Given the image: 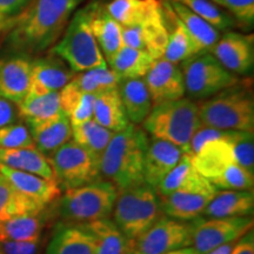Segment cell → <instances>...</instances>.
<instances>
[{
	"mask_svg": "<svg viewBox=\"0 0 254 254\" xmlns=\"http://www.w3.org/2000/svg\"><path fill=\"white\" fill-rule=\"evenodd\" d=\"M82 0H31L14 19L9 43L21 52L40 53L53 45Z\"/></svg>",
	"mask_w": 254,
	"mask_h": 254,
	"instance_id": "obj_1",
	"label": "cell"
},
{
	"mask_svg": "<svg viewBox=\"0 0 254 254\" xmlns=\"http://www.w3.org/2000/svg\"><path fill=\"white\" fill-rule=\"evenodd\" d=\"M148 142L144 129L133 124L114 133L100 157L101 176L118 190L145 184L142 170Z\"/></svg>",
	"mask_w": 254,
	"mask_h": 254,
	"instance_id": "obj_2",
	"label": "cell"
},
{
	"mask_svg": "<svg viewBox=\"0 0 254 254\" xmlns=\"http://www.w3.org/2000/svg\"><path fill=\"white\" fill-rule=\"evenodd\" d=\"M200 126L198 104L186 98L155 104L142 122L144 129L153 139L177 145L187 154L190 139Z\"/></svg>",
	"mask_w": 254,
	"mask_h": 254,
	"instance_id": "obj_3",
	"label": "cell"
},
{
	"mask_svg": "<svg viewBox=\"0 0 254 254\" xmlns=\"http://www.w3.org/2000/svg\"><path fill=\"white\" fill-rule=\"evenodd\" d=\"M201 125L222 131L253 132L254 100L249 88L232 86L198 105Z\"/></svg>",
	"mask_w": 254,
	"mask_h": 254,
	"instance_id": "obj_4",
	"label": "cell"
},
{
	"mask_svg": "<svg viewBox=\"0 0 254 254\" xmlns=\"http://www.w3.org/2000/svg\"><path fill=\"white\" fill-rule=\"evenodd\" d=\"M157 190L142 185L118 190L113 207V222L131 240L138 239L161 218Z\"/></svg>",
	"mask_w": 254,
	"mask_h": 254,
	"instance_id": "obj_5",
	"label": "cell"
},
{
	"mask_svg": "<svg viewBox=\"0 0 254 254\" xmlns=\"http://www.w3.org/2000/svg\"><path fill=\"white\" fill-rule=\"evenodd\" d=\"M52 53L67 64L74 72L107 67L106 60L88 24L87 6L78 9L69 19L63 38L53 47Z\"/></svg>",
	"mask_w": 254,
	"mask_h": 254,
	"instance_id": "obj_6",
	"label": "cell"
},
{
	"mask_svg": "<svg viewBox=\"0 0 254 254\" xmlns=\"http://www.w3.org/2000/svg\"><path fill=\"white\" fill-rule=\"evenodd\" d=\"M117 196V187L107 180L100 179L67 190L60 199V217L73 224L106 219L113 212Z\"/></svg>",
	"mask_w": 254,
	"mask_h": 254,
	"instance_id": "obj_7",
	"label": "cell"
},
{
	"mask_svg": "<svg viewBox=\"0 0 254 254\" xmlns=\"http://www.w3.org/2000/svg\"><path fill=\"white\" fill-rule=\"evenodd\" d=\"M55 178L65 190L77 189L99 180L100 158L90 151L69 140L47 157Z\"/></svg>",
	"mask_w": 254,
	"mask_h": 254,
	"instance_id": "obj_8",
	"label": "cell"
},
{
	"mask_svg": "<svg viewBox=\"0 0 254 254\" xmlns=\"http://www.w3.org/2000/svg\"><path fill=\"white\" fill-rule=\"evenodd\" d=\"M182 72L185 91L195 99H206L239 82L211 52L198 53L183 62Z\"/></svg>",
	"mask_w": 254,
	"mask_h": 254,
	"instance_id": "obj_9",
	"label": "cell"
},
{
	"mask_svg": "<svg viewBox=\"0 0 254 254\" xmlns=\"http://www.w3.org/2000/svg\"><path fill=\"white\" fill-rule=\"evenodd\" d=\"M253 230V217L196 218L192 222V245L199 254H207L231 244Z\"/></svg>",
	"mask_w": 254,
	"mask_h": 254,
	"instance_id": "obj_10",
	"label": "cell"
},
{
	"mask_svg": "<svg viewBox=\"0 0 254 254\" xmlns=\"http://www.w3.org/2000/svg\"><path fill=\"white\" fill-rule=\"evenodd\" d=\"M192 245V222L163 217L138 239L133 250L139 254H166Z\"/></svg>",
	"mask_w": 254,
	"mask_h": 254,
	"instance_id": "obj_11",
	"label": "cell"
},
{
	"mask_svg": "<svg viewBox=\"0 0 254 254\" xmlns=\"http://www.w3.org/2000/svg\"><path fill=\"white\" fill-rule=\"evenodd\" d=\"M233 131H230L224 139L207 141L195 154H190L193 167L214 187L238 164L228 141Z\"/></svg>",
	"mask_w": 254,
	"mask_h": 254,
	"instance_id": "obj_12",
	"label": "cell"
},
{
	"mask_svg": "<svg viewBox=\"0 0 254 254\" xmlns=\"http://www.w3.org/2000/svg\"><path fill=\"white\" fill-rule=\"evenodd\" d=\"M144 78L154 105L182 99L186 92L182 68L165 58L154 60Z\"/></svg>",
	"mask_w": 254,
	"mask_h": 254,
	"instance_id": "obj_13",
	"label": "cell"
},
{
	"mask_svg": "<svg viewBox=\"0 0 254 254\" xmlns=\"http://www.w3.org/2000/svg\"><path fill=\"white\" fill-rule=\"evenodd\" d=\"M211 53L219 63L236 74H247L253 69V39L237 32H227L219 38Z\"/></svg>",
	"mask_w": 254,
	"mask_h": 254,
	"instance_id": "obj_14",
	"label": "cell"
},
{
	"mask_svg": "<svg viewBox=\"0 0 254 254\" xmlns=\"http://www.w3.org/2000/svg\"><path fill=\"white\" fill-rule=\"evenodd\" d=\"M74 71L62 59L53 55L32 62L30 88L27 95H44L60 92L72 78Z\"/></svg>",
	"mask_w": 254,
	"mask_h": 254,
	"instance_id": "obj_15",
	"label": "cell"
},
{
	"mask_svg": "<svg viewBox=\"0 0 254 254\" xmlns=\"http://www.w3.org/2000/svg\"><path fill=\"white\" fill-rule=\"evenodd\" d=\"M168 33L163 11L138 26L123 27L124 44L132 49L146 52L154 60L163 58Z\"/></svg>",
	"mask_w": 254,
	"mask_h": 254,
	"instance_id": "obj_16",
	"label": "cell"
},
{
	"mask_svg": "<svg viewBox=\"0 0 254 254\" xmlns=\"http://www.w3.org/2000/svg\"><path fill=\"white\" fill-rule=\"evenodd\" d=\"M88 24L103 53L106 63H109L116 53L125 46L123 39V26L111 17L105 5L92 2L87 5Z\"/></svg>",
	"mask_w": 254,
	"mask_h": 254,
	"instance_id": "obj_17",
	"label": "cell"
},
{
	"mask_svg": "<svg viewBox=\"0 0 254 254\" xmlns=\"http://www.w3.org/2000/svg\"><path fill=\"white\" fill-rule=\"evenodd\" d=\"M184 153L185 152L182 148L168 141L153 139L148 142L142 170L144 183L152 189H157L159 184L177 166Z\"/></svg>",
	"mask_w": 254,
	"mask_h": 254,
	"instance_id": "obj_18",
	"label": "cell"
},
{
	"mask_svg": "<svg viewBox=\"0 0 254 254\" xmlns=\"http://www.w3.org/2000/svg\"><path fill=\"white\" fill-rule=\"evenodd\" d=\"M155 190L159 196H166L174 192H199L214 195L218 189L193 167L190 155L184 153L177 166L159 184Z\"/></svg>",
	"mask_w": 254,
	"mask_h": 254,
	"instance_id": "obj_19",
	"label": "cell"
},
{
	"mask_svg": "<svg viewBox=\"0 0 254 254\" xmlns=\"http://www.w3.org/2000/svg\"><path fill=\"white\" fill-rule=\"evenodd\" d=\"M0 173L6 177L18 192L45 207L62 195V189L56 179H46L37 174L14 170L2 164H0Z\"/></svg>",
	"mask_w": 254,
	"mask_h": 254,
	"instance_id": "obj_20",
	"label": "cell"
},
{
	"mask_svg": "<svg viewBox=\"0 0 254 254\" xmlns=\"http://www.w3.org/2000/svg\"><path fill=\"white\" fill-rule=\"evenodd\" d=\"M160 2L165 23L167 26L172 27L171 30L167 28V45L163 58L178 65L179 63L190 59V57L198 55L199 51L182 20L173 11L170 0H160Z\"/></svg>",
	"mask_w": 254,
	"mask_h": 254,
	"instance_id": "obj_21",
	"label": "cell"
},
{
	"mask_svg": "<svg viewBox=\"0 0 254 254\" xmlns=\"http://www.w3.org/2000/svg\"><path fill=\"white\" fill-rule=\"evenodd\" d=\"M31 66L32 62L25 57H13L0 63V97L20 104L30 88Z\"/></svg>",
	"mask_w": 254,
	"mask_h": 254,
	"instance_id": "obj_22",
	"label": "cell"
},
{
	"mask_svg": "<svg viewBox=\"0 0 254 254\" xmlns=\"http://www.w3.org/2000/svg\"><path fill=\"white\" fill-rule=\"evenodd\" d=\"M97 243L84 225H59L45 254H95Z\"/></svg>",
	"mask_w": 254,
	"mask_h": 254,
	"instance_id": "obj_23",
	"label": "cell"
},
{
	"mask_svg": "<svg viewBox=\"0 0 254 254\" xmlns=\"http://www.w3.org/2000/svg\"><path fill=\"white\" fill-rule=\"evenodd\" d=\"M253 211V190H217L202 214L209 218L252 217Z\"/></svg>",
	"mask_w": 254,
	"mask_h": 254,
	"instance_id": "obj_24",
	"label": "cell"
},
{
	"mask_svg": "<svg viewBox=\"0 0 254 254\" xmlns=\"http://www.w3.org/2000/svg\"><path fill=\"white\" fill-rule=\"evenodd\" d=\"M36 148L49 157L72 138V125L65 113L46 122L27 126Z\"/></svg>",
	"mask_w": 254,
	"mask_h": 254,
	"instance_id": "obj_25",
	"label": "cell"
},
{
	"mask_svg": "<svg viewBox=\"0 0 254 254\" xmlns=\"http://www.w3.org/2000/svg\"><path fill=\"white\" fill-rule=\"evenodd\" d=\"M213 196L199 192H174L159 198L161 211L168 218L190 221L200 218Z\"/></svg>",
	"mask_w": 254,
	"mask_h": 254,
	"instance_id": "obj_26",
	"label": "cell"
},
{
	"mask_svg": "<svg viewBox=\"0 0 254 254\" xmlns=\"http://www.w3.org/2000/svg\"><path fill=\"white\" fill-rule=\"evenodd\" d=\"M118 91L128 122L133 125L142 124L152 110L151 95L144 78L120 81Z\"/></svg>",
	"mask_w": 254,
	"mask_h": 254,
	"instance_id": "obj_27",
	"label": "cell"
},
{
	"mask_svg": "<svg viewBox=\"0 0 254 254\" xmlns=\"http://www.w3.org/2000/svg\"><path fill=\"white\" fill-rule=\"evenodd\" d=\"M105 7L123 27L138 26L161 13L160 0H111Z\"/></svg>",
	"mask_w": 254,
	"mask_h": 254,
	"instance_id": "obj_28",
	"label": "cell"
},
{
	"mask_svg": "<svg viewBox=\"0 0 254 254\" xmlns=\"http://www.w3.org/2000/svg\"><path fill=\"white\" fill-rule=\"evenodd\" d=\"M82 225L94 237L97 243L95 254H127L133 251V240L128 239L113 220L99 219Z\"/></svg>",
	"mask_w": 254,
	"mask_h": 254,
	"instance_id": "obj_29",
	"label": "cell"
},
{
	"mask_svg": "<svg viewBox=\"0 0 254 254\" xmlns=\"http://www.w3.org/2000/svg\"><path fill=\"white\" fill-rule=\"evenodd\" d=\"M0 164L23 172L37 174L46 179H56L49 159L37 148L7 150L0 147Z\"/></svg>",
	"mask_w": 254,
	"mask_h": 254,
	"instance_id": "obj_30",
	"label": "cell"
},
{
	"mask_svg": "<svg viewBox=\"0 0 254 254\" xmlns=\"http://www.w3.org/2000/svg\"><path fill=\"white\" fill-rule=\"evenodd\" d=\"M93 120L113 132H119L129 125L124 110L118 88L95 94Z\"/></svg>",
	"mask_w": 254,
	"mask_h": 254,
	"instance_id": "obj_31",
	"label": "cell"
},
{
	"mask_svg": "<svg viewBox=\"0 0 254 254\" xmlns=\"http://www.w3.org/2000/svg\"><path fill=\"white\" fill-rule=\"evenodd\" d=\"M170 2L173 11L176 12L178 18L182 20L190 38L194 41L199 53L211 52L212 47L215 45V43L220 38L219 31L215 30L208 23H206L204 19L193 13L185 5L174 1V0H170Z\"/></svg>",
	"mask_w": 254,
	"mask_h": 254,
	"instance_id": "obj_32",
	"label": "cell"
},
{
	"mask_svg": "<svg viewBox=\"0 0 254 254\" xmlns=\"http://www.w3.org/2000/svg\"><path fill=\"white\" fill-rule=\"evenodd\" d=\"M17 107L19 116L25 119L27 126L53 119L63 113L59 92L36 97L26 95Z\"/></svg>",
	"mask_w": 254,
	"mask_h": 254,
	"instance_id": "obj_33",
	"label": "cell"
},
{
	"mask_svg": "<svg viewBox=\"0 0 254 254\" xmlns=\"http://www.w3.org/2000/svg\"><path fill=\"white\" fill-rule=\"evenodd\" d=\"M154 59L146 52L124 46L109 62L110 68L122 80L144 78L150 71Z\"/></svg>",
	"mask_w": 254,
	"mask_h": 254,
	"instance_id": "obj_34",
	"label": "cell"
},
{
	"mask_svg": "<svg viewBox=\"0 0 254 254\" xmlns=\"http://www.w3.org/2000/svg\"><path fill=\"white\" fill-rule=\"evenodd\" d=\"M45 206L18 192L5 176L0 173V222L24 214H40Z\"/></svg>",
	"mask_w": 254,
	"mask_h": 254,
	"instance_id": "obj_35",
	"label": "cell"
},
{
	"mask_svg": "<svg viewBox=\"0 0 254 254\" xmlns=\"http://www.w3.org/2000/svg\"><path fill=\"white\" fill-rule=\"evenodd\" d=\"M59 95L63 112L69 119L72 126L93 119L95 94L84 93L68 82L59 92Z\"/></svg>",
	"mask_w": 254,
	"mask_h": 254,
	"instance_id": "obj_36",
	"label": "cell"
},
{
	"mask_svg": "<svg viewBox=\"0 0 254 254\" xmlns=\"http://www.w3.org/2000/svg\"><path fill=\"white\" fill-rule=\"evenodd\" d=\"M43 221L40 214L15 215L0 222V241L40 239Z\"/></svg>",
	"mask_w": 254,
	"mask_h": 254,
	"instance_id": "obj_37",
	"label": "cell"
},
{
	"mask_svg": "<svg viewBox=\"0 0 254 254\" xmlns=\"http://www.w3.org/2000/svg\"><path fill=\"white\" fill-rule=\"evenodd\" d=\"M113 131L99 125L93 119L82 123L80 125L72 126V138L77 144L85 147L91 153L101 157L105 148L110 144L114 135Z\"/></svg>",
	"mask_w": 254,
	"mask_h": 254,
	"instance_id": "obj_38",
	"label": "cell"
},
{
	"mask_svg": "<svg viewBox=\"0 0 254 254\" xmlns=\"http://www.w3.org/2000/svg\"><path fill=\"white\" fill-rule=\"evenodd\" d=\"M120 81L122 79L111 68L95 67L79 72V74L72 78L69 84L84 93L98 94L100 92L118 88Z\"/></svg>",
	"mask_w": 254,
	"mask_h": 254,
	"instance_id": "obj_39",
	"label": "cell"
},
{
	"mask_svg": "<svg viewBox=\"0 0 254 254\" xmlns=\"http://www.w3.org/2000/svg\"><path fill=\"white\" fill-rule=\"evenodd\" d=\"M190 8L193 13L204 19L206 23L218 31H225L236 25V20L226 12L219 8L211 0H174Z\"/></svg>",
	"mask_w": 254,
	"mask_h": 254,
	"instance_id": "obj_40",
	"label": "cell"
},
{
	"mask_svg": "<svg viewBox=\"0 0 254 254\" xmlns=\"http://www.w3.org/2000/svg\"><path fill=\"white\" fill-rule=\"evenodd\" d=\"M233 148L234 158L247 172L254 174V136L253 132L233 131L228 139Z\"/></svg>",
	"mask_w": 254,
	"mask_h": 254,
	"instance_id": "obj_41",
	"label": "cell"
},
{
	"mask_svg": "<svg viewBox=\"0 0 254 254\" xmlns=\"http://www.w3.org/2000/svg\"><path fill=\"white\" fill-rule=\"evenodd\" d=\"M0 147L13 148H36L30 128L24 124H9L0 128Z\"/></svg>",
	"mask_w": 254,
	"mask_h": 254,
	"instance_id": "obj_42",
	"label": "cell"
},
{
	"mask_svg": "<svg viewBox=\"0 0 254 254\" xmlns=\"http://www.w3.org/2000/svg\"><path fill=\"white\" fill-rule=\"evenodd\" d=\"M215 5L225 7L243 25L252 26L254 23V0H211Z\"/></svg>",
	"mask_w": 254,
	"mask_h": 254,
	"instance_id": "obj_43",
	"label": "cell"
},
{
	"mask_svg": "<svg viewBox=\"0 0 254 254\" xmlns=\"http://www.w3.org/2000/svg\"><path fill=\"white\" fill-rule=\"evenodd\" d=\"M40 239L27 241H0V251L4 254H38Z\"/></svg>",
	"mask_w": 254,
	"mask_h": 254,
	"instance_id": "obj_44",
	"label": "cell"
},
{
	"mask_svg": "<svg viewBox=\"0 0 254 254\" xmlns=\"http://www.w3.org/2000/svg\"><path fill=\"white\" fill-rule=\"evenodd\" d=\"M31 0H0V18L12 19L20 13Z\"/></svg>",
	"mask_w": 254,
	"mask_h": 254,
	"instance_id": "obj_45",
	"label": "cell"
},
{
	"mask_svg": "<svg viewBox=\"0 0 254 254\" xmlns=\"http://www.w3.org/2000/svg\"><path fill=\"white\" fill-rule=\"evenodd\" d=\"M17 105L5 98L0 97V128L9 124H13L18 118Z\"/></svg>",
	"mask_w": 254,
	"mask_h": 254,
	"instance_id": "obj_46",
	"label": "cell"
},
{
	"mask_svg": "<svg viewBox=\"0 0 254 254\" xmlns=\"http://www.w3.org/2000/svg\"><path fill=\"white\" fill-rule=\"evenodd\" d=\"M230 254H254V233L253 230L237 240Z\"/></svg>",
	"mask_w": 254,
	"mask_h": 254,
	"instance_id": "obj_47",
	"label": "cell"
},
{
	"mask_svg": "<svg viewBox=\"0 0 254 254\" xmlns=\"http://www.w3.org/2000/svg\"><path fill=\"white\" fill-rule=\"evenodd\" d=\"M233 246L234 243L226 244V245H222L220 247H218V249L211 251V252H208L207 254H230L232 249H233Z\"/></svg>",
	"mask_w": 254,
	"mask_h": 254,
	"instance_id": "obj_48",
	"label": "cell"
},
{
	"mask_svg": "<svg viewBox=\"0 0 254 254\" xmlns=\"http://www.w3.org/2000/svg\"><path fill=\"white\" fill-rule=\"evenodd\" d=\"M166 254H199L193 247H185V249H180L172 251V252H168Z\"/></svg>",
	"mask_w": 254,
	"mask_h": 254,
	"instance_id": "obj_49",
	"label": "cell"
},
{
	"mask_svg": "<svg viewBox=\"0 0 254 254\" xmlns=\"http://www.w3.org/2000/svg\"><path fill=\"white\" fill-rule=\"evenodd\" d=\"M14 18L12 19H1L0 18V31L5 30V28H12L13 26V23H14Z\"/></svg>",
	"mask_w": 254,
	"mask_h": 254,
	"instance_id": "obj_50",
	"label": "cell"
},
{
	"mask_svg": "<svg viewBox=\"0 0 254 254\" xmlns=\"http://www.w3.org/2000/svg\"><path fill=\"white\" fill-rule=\"evenodd\" d=\"M127 254H139V253L136 252V251L133 250V251H131V252H129V253H127Z\"/></svg>",
	"mask_w": 254,
	"mask_h": 254,
	"instance_id": "obj_51",
	"label": "cell"
},
{
	"mask_svg": "<svg viewBox=\"0 0 254 254\" xmlns=\"http://www.w3.org/2000/svg\"><path fill=\"white\" fill-rule=\"evenodd\" d=\"M0 254H4V253H2V252H1V251H0Z\"/></svg>",
	"mask_w": 254,
	"mask_h": 254,
	"instance_id": "obj_52",
	"label": "cell"
}]
</instances>
